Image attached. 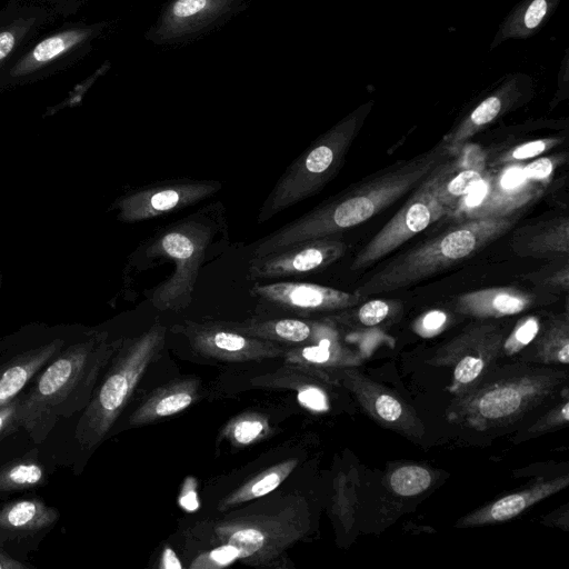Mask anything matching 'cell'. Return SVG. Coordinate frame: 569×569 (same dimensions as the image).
I'll return each mask as SVG.
<instances>
[{"label": "cell", "instance_id": "38", "mask_svg": "<svg viewBox=\"0 0 569 569\" xmlns=\"http://www.w3.org/2000/svg\"><path fill=\"white\" fill-rule=\"evenodd\" d=\"M561 137L543 138L518 144L502 152L496 159L497 166L523 163V161L536 158L562 142Z\"/></svg>", "mask_w": 569, "mask_h": 569}, {"label": "cell", "instance_id": "31", "mask_svg": "<svg viewBox=\"0 0 569 569\" xmlns=\"http://www.w3.org/2000/svg\"><path fill=\"white\" fill-rule=\"evenodd\" d=\"M559 0H525L506 19L492 47L506 39L532 36L552 13Z\"/></svg>", "mask_w": 569, "mask_h": 569}, {"label": "cell", "instance_id": "45", "mask_svg": "<svg viewBox=\"0 0 569 569\" xmlns=\"http://www.w3.org/2000/svg\"><path fill=\"white\" fill-rule=\"evenodd\" d=\"M108 70V64H102L98 70H96L90 77L84 79L81 83L77 84L72 91H70V94L68 98L59 106L56 107V109H60L62 107L73 106L81 101L83 94L89 90V88L92 86V83L103 73H106Z\"/></svg>", "mask_w": 569, "mask_h": 569}, {"label": "cell", "instance_id": "11", "mask_svg": "<svg viewBox=\"0 0 569 569\" xmlns=\"http://www.w3.org/2000/svg\"><path fill=\"white\" fill-rule=\"evenodd\" d=\"M522 167L512 163L487 170L450 217L467 220L519 213L545 191L543 186L525 177Z\"/></svg>", "mask_w": 569, "mask_h": 569}, {"label": "cell", "instance_id": "8", "mask_svg": "<svg viewBox=\"0 0 569 569\" xmlns=\"http://www.w3.org/2000/svg\"><path fill=\"white\" fill-rule=\"evenodd\" d=\"M308 527L306 501L288 496L273 507L231 513L218 520L213 531L221 543L237 548L242 563L271 567L307 533Z\"/></svg>", "mask_w": 569, "mask_h": 569}, {"label": "cell", "instance_id": "21", "mask_svg": "<svg viewBox=\"0 0 569 569\" xmlns=\"http://www.w3.org/2000/svg\"><path fill=\"white\" fill-rule=\"evenodd\" d=\"M451 162L443 161L430 174L429 182L433 194L452 214L461 200L485 176V154L477 147H462Z\"/></svg>", "mask_w": 569, "mask_h": 569}, {"label": "cell", "instance_id": "32", "mask_svg": "<svg viewBox=\"0 0 569 569\" xmlns=\"http://www.w3.org/2000/svg\"><path fill=\"white\" fill-rule=\"evenodd\" d=\"M536 341L535 361L543 365L569 363L568 312L550 318Z\"/></svg>", "mask_w": 569, "mask_h": 569}, {"label": "cell", "instance_id": "25", "mask_svg": "<svg viewBox=\"0 0 569 569\" xmlns=\"http://www.w3.org/2000/svg\"><path fill=\"white\" fill-rule=\"evenodd\" d=\"M537 302V297L516 287H495L460 295L456 310L476 319H497L518 315Z\"/></svg>", "mask_w": 569, "mask_h": 569}, {"label": "cell", "instance_id": "14", "mask_svg": "<svg viewBox=\"0 0 569 569\" xmlns=\"http://www.w3.org/2000/svg\"><path fill=\"white\" fill-rule=\"evenodd\" d=\"M222 183L208 179H167L127 191L114 203L123 222L154 219L194 206L219 192Z\"/></svg>", "mask_w": 569, "mask_h": 569}, {"label": "cell", "instance_id": "7", "mask_svg": "<svg viewBox=\"0 0 569 569\" xmlns=\"http://www.w3.org/2000/svg\"><path fill=\"white\" fill-rule=\"evenodd\" d=\"M370 104L362 106L319 136L277 180L260 207L257 222L263 223L289 207L317 194L342 167L360 131Z\"/></svg>", "mask_w": 569, "mask_h": 569}, {"label": "cell", "instance_id": "18", "mask_svg": "<svg viewBox=\"0 0 569 569\" xmlns=\"http://www.w3.org/2000/svg\"><path fill=\"white\" fill-rule=\"evenodd\" d=\"M347 244L329 237L295 243L267 256L250 258L248 278L269 280L317 272L339 260Z\"/></svg>", "mask_w": 569, "mask_h": 569}, {"label": "cell", "instance_id": "1", "mask_svg": "<svg viewBox=\"0 0 569 569\" xmlns=\"http://www.w3.org/2000/svg\"><path fill=\"white\" fill-rule=\"evenodd\" d=\"M449 154L439 143L328 199L254 243L251 258L357 227L416 189Z\"/></svg>", "mask_w": 569, "mask_h": 569}, {"label": "cell", "instance_id": "28", "mask_svg": "<svg viewBox=\"0 0 569 569\" xmlns=\"http://www.w3.org/2000/svg\"><path fill=\"white\" fill-rule=\"evenodd\" d=\"M59 511L38 498H23L0 508V532L7 536H27L52 527Z\"/></svg>", "mask_w": 569, "mask_h": 569}, {"label": "cell", "instance_id": "26", "mask_svg": "<svg viewBox=\"0 0 569 569\" xmlns=\"http://www.w3.org/2000/svg\"><path fill=\"white\" fill-rule=\"evenodd\" d=\"M197 378L176 380L153 390L129 417V426L141 427L177 415L191 406L199 396Z\"/></svg>", "mask_w": 569, "mask_h": 569}, {"label": "cell", "instance_id": "40", "mask_svg": "<svg viewBox=\"0 0 569 569\" xmlns=\"http://www.w3.org/2000/svg\"><path fill=\"white\" fill-rule=\"evenodd\" d=\"M239 552L229 543L201 552L190 563V569H221L238 560Z\"/></svg>", "mask_w": 569, "mask_h": 569}, {"label": "cell", "instance_id": "23", "mask_svg": "<svg viewBox=\"0 0 569 569\" xmlns=\"http://www.w3.org/2000/svg\"><path fill=\"white\" fill-rule=\"evenodd\" d=\"M522 94V86L519 79L515 77L506 81L476 106L455 129L448 132L440 144L449 156H456L473 136L513 108Z\"/></svg>", "mask_w": 569, "mask_h": 569}, {"label": "cell", "instance_id": "13", "mask_svg": "<svg viewBox=\"0 0 569 569\" xmlns=\"http://www.w3.org/2000/svg\"><path fill=\"white\" fill-rule=\"evenodd\" d=\"M249 0H170L146 39L158 46L190 42L246 10Z\"/></svg>", "mask_w": 569, "mask_h": 569}, {"label": "cell", "instance_id": "24", "mask_svg": "<svg viewBox=\"0 0 569 569\" xmlns=\"http://www.w3.org/2000/svg\"><path fill=\"white\" fill-rule=\"evenodd\" d=\"M63 347L57 338L0 359V407L14 400Z\"/></svg>", "mask_w": 569, "mask_h": 569}, {"label": "cell", "instance_id": "16", "mask_svg": "<svg viewBox=\"0 0 569 569\" xmlns=\"http://www.w3.org/2000/svg\"><path fill=\"white\" fill-rule=\"evenodd\" d=\"M172 331L182 335L191 349L206 358L229 362H244L282 357L280 343L241 333L227 322H197L186 320L174 325Z\"/></svg>", "mask_w": 569, "mask_h": 569}, {"label": "cell", "instance_id": "15", "mask_svg": "<svg viewBox=\"0 0 569 569\" xmlns=\"http://www.w3.org/2000/svg\"><path fill=\"white\" fill-rule=\"evenodd\" d=\"M428 177L401 209L356 254L350 266L351 271L371 266L433 222L448 217V211L433 194Z\"/></svg>", "mask_w": 569, "mask_h": 569}, {"label": "cell", "instance_id": "29", "mask_svg": "<svg viewBox=\"0 0 569 569\" xmlns=\"http://www.w3.org/2000/svg\"><path fill=\"white\" fill-rule=\"evenodd\" d=\"M227 325L241 333L258 339L277 343L305 345L312 339L316 321L281 318L227 322Z\"/></svg>", "mask_w": 569, "mask_h": 569}, {"label": "cell", "instance_id": "48", "mask_svg": "<svg viewBox=\"0 0 569 569\" xmlns=\"http://www.w3.org/2000/svg\"><path fill=\"white\" fill-rule=\"evenodd\" d=\"M159 567L164 569L181 568L182 565L180 563L173 550H171L170 548H166L161 555Z\"/></svg>", "mask_w": 569, "mask_h": 569}, {"label": "cell", "instance_id": "43", "mask_svg": "<svg viewBox=\"0 0 569 569\" xmlns=\"http://www.w3.org/2000/svg\"><path fill=\"white\" fill-rule=\"evenodd\" d=\"M319 382L325 381L318 379L315 382H307V385L296 388L298 390V400L305 408L321 412L329 409V400Z\"/></svg>", "mask_w": 569, "mask_h": 569}, {"label": "cell", "instance_id": "3", "mask_svg": "<svg viewBox=\"0 0 569 569\" xmlns=\"http://www.w3.org/2000/svg\"><path fill=\"white\" fill-rule=\"evenodd\" d=\"M227 241L228 222L220 201L208 203L147 238L133 254L139 268L143 271L160 262L173 266L171 274L150 295L152 306L160 311L188 308L201 267L214 248Z\"/></svg>", "mask_w": 569, "mask_h": 569}, {"label": "cell", "instance_id": "6", "mask_svg": "<svg viewBox=\"0 0 569 569\" xmlns=\"http://www.w3.org/2000/svg\"><path fill=\"white\" fill-rule=\"evenodd\" d=\"M167 328L157 322L138 337L122 341L98 382L74 430L81 448L91 450L107 437L148 367L159 357Z\"/></svg>", "mask_w": 569, "mask_h": 569}, {"label": "cell", "instance_id": "27", "mask_svg": "<svg viewBox=\"0 0 569 569\" xmlns=\"http://www.w3.org/2000/svg\"><path fill=\"white\" fill-rule=\"evenodd\" d=\"M516 254L533 258H561L569 252V218L565 216L526 226L511 240Z\"/></svg>", "mask_w": 569, "mask_h": 569}, {"label": "cell", "instance_id": "42", "mask_svg": "<svg viewBox=\"0 0 569 569\" xmlns=\"http://www.w3.org/2000/svg\"><path fill=\"white\" fill-rule=\"evenodd\" d=\"M562 159V154H556L536 159L527 164L523 163V174L527 179L546 187L551 181V177Z\"/></svg>", "mask_w": 569, "mask_h": 569}, {"label": "cell", "instance_id": "22", "mask_svg": "<svg viewBox=\"0 0 569 569\" xmlns=\"http://www.w3.org/2000/svg\"><path fill=\"white\" fill-rule=\"evenodd\" d=\"M569 485V476L539 479L533 483L482 506L460 518L456 527L469 528L495 525L518 517L541 500L557 493Z\"/></svg>", "mask_w": 569, "mask_h": 569}, {"label": "cell", "instance_id": "9", "mask_svg": "<svg viewBox=\"0 0 569 569\" xmlns=\"http://www.w3.org/2000/svg\"><path fill=\"white\" fill-rule=\"evenodd\" d=\"M109 28L108 21H66L38 37L0 73V90L32 83L82 61Z\"/></svg>", "mask_w": 569, "mask_h": 569}, {"label": "cell", "instance_id": "49", "mask_svg": "<svg viewBox=\"0 0 569 569\" xmlns=\"http://www.w3.org/2000/svg\"><path fill=\"white\" fill-rule=\"evenodd\" d=\"M27 565L0 550V569H26Z\"/></svg>", "mask_w": 569, "mask_h": 569}, {"label": "cell", "instance_id": "19", "mask_svg": "<svg viewBox=\"0 0 569 569\" xmlns=\"http://www.w3.org/2000/svg\"><path fill=\"white\" fill-rule=\"evenodd\" d=\"M249 292L263 302L299 312L346 310L359 305L365 299L356 292L297 281L257 283L250 288Z\"/></svg>", "mask_w": 569, "mask_h": 569}, {"label": "cell", "instance_id": "36", "mask_svg": "<svg viewBox=\"0 0 569 569\" xmlns=\"http://www.w3.org/2000/svg\"><path fill=\"white\" fill-rule=\"evenodd\" d=\"M399 305L396 301L373 299L363 302L358 308L351 307L350 311L342 312L332 318L340 322L359 323L363 327H375L391 316Z\"/></svg>", "mask_w": 569, "mask_h": 569}, {"label": "cell", "instance_id": "47", "mask_svg": "<svg viewBox=\"0 0 569 569\" xmlns=\"http://www.w3.org/2000/svg\"><path fill=\"white\" fill-rule=\"evenodd\" d=\"M179 505L187 511L198 509L197 480L193 477L186 478L179 495Z\"/></svg>", "mask_w": 569, "mask_h": 569}, {"label": "cell", "instance_id": "35", "mask_svg": "<svg viewBox=\"0 0 569 569\" xmlns=\"http://www.w3.org/2000/svg\"><path fill=\"white\" fill-rule=\"evenodd\" d=\"M430 470L418 465L402 466L389 475L391 490L401 497H413L426 491L432 483Z\"/></svg>", "mask_w": 569, "mask_h": 569}, {"label": "cell", "instance_id": "20", "mask_svg": "<svg viewBox=\"0 0 569 569\" xmlns=\"http://www.w3.org/2000/svg\"><path fill=\"white\" fill-rule=\"evenodd\" d=\"M282 358L286 363L301 367L325 382V373L360 363V357L341 343L329 319L316 321L311 341L286 349Z\"/></svg>", "mask_w": 569, "mask_h": 569}, {"label": "cell", "instance_id": "39", "mask_svg": "<svg viewBox=\"0 0 569 569\" xmlns=\"http://www.w3.org/2000/svg\"><path fill=\"white\" fill-rule=\"evenodd\" d=\"M569 421V402L568 399L552 407L542 417H540L533 425H531L522 435L519 440L537 437L549 432L557 428L567 426Z\"/></svg>", "mask_w": 569, "mask_h": 569}, {"label": "cell", "instance_id": "37", "mask_svg": "<svg viewBox=\"0 0 569 569\" xmlns=\"http://www.w3.org/2000/svg\"><path fill=\"white\" fill-rule=\"evenodd\" d=\"M540 328L541 320L538 316L529 315L521 318L506 335L500 356L511 357L520 352L538 337Z\"/></svg>", "mask_w": 569, "mask_h": 569}, {"label": "cell", "instance_id": "46", "mask_svg": "<svg viewBox=\"0 0 569 569\" xmlns=\"http://www.w3.org/2000/svg\"><path fill=\"white\" fill-rule=\"evenodd\" d=\"M18 397L0 407V439L16 431L20 426L17 419Z\"/></svg>", "mask_w": 569, "mask_h": 569}, {"label": "cell", "instance_id": "10", "mask_svg": "<svg viewBox=\"0 0 569 569\" xmlns=\"http://www.w3.org/2000/svg\"><path fill=\"white\" fill-rule=\"evenodd\" d=\"M505 337L506 331L498 323H473L439 348L428 363L450 368L448 390L453 397L460 396L493 368Z\"/></svg>", "mask_w": 569, "mask_h": 569}, {"label": "cell", "instance_id": "33", "mask_svg": "<svg viewBox=\"0 0 569 569\" xmlns=\"http://www.w3.org/2000/svg\"><path fill=\"white\" fill-rule=\"evenodd\" d=\"M44 481V470L34 459L12 460L0 468V491L32 489Z\"/></svg>", "mask_w": 569, "mask_h": 569}, {"label": "cell", "instance_id": "17", "mask_svg": "<svg viewBox=\"0 0 569 569\" xmlns=\"http://www.w3.org/2000/svg\"><path fill=\"white\" fill-rule=\"evenodd\" d=\"M328 383L339 382L362 409L381 426L412 440H420L425 427L416 411L391 390L367 378L353 367L327 372Z\"/></svg>", "mask_w": 569, "mask_h": 569}, {"label": "cell", "instance_id": "5", "mask_svg": "<svg viewBox=\"0 0 569 569\" xmlns=\"http://www.w3.org/2000/svg\"><path fill=\"white\" fill-rule=\"evenodd\" d=\"M519 213L461 220L420 246L395 257L353 292L371 295L403 289L462 262L508 232Z\"/></svg>", "mask_w": 569, "mask_h": 569}, {"label": "cell", "instance_id": "2", "mask_svg": "<svg viewBox=\"0 0 569 569\" xmlns=\"http://www.w3.org/2000/svg\"><path fill=\"white\" fill-rule=\"evenodd\" d=\"M123 339L106 332L64 346L18 396L17 419L41 443L61 419L83 411Z\"/></svg>", "mask_w": 569, "mask_h": 569}, {"label": "cell", "instance_id": "41", "mask_svg": "<svg viewBox=\"0 0 569 569\" xmlns=\"http://www.w3.org/2000/svg\"><path fill=\"white\" fill-rule=\"evenodd\" d=\"M530 281L543 289L567 291L569 286V267L567 260L558 267H548L536 273L526 276Z\"/></svg>", "mask_w": 569, "mask_h": 569}, {"label": "cell", "instance_id": "4", "mask_svg": "<svg viewBox=\"0 0 569 569\" xmlns=\"http://www.w3.org/2000/svg\"><path fill=\"white\" fill-rule=\"evenodd\" d=\"M567 378L566 371L527 363L491 369L453 397L447 419L478 431L509 426L552 398Z\"/></svg>", "mask_w": 569, "mask_h": 569}, {"label": "cell", "instance_id": "12", "mask_svg": "<svg viewBox=\"0 0 569 569\" xmlns=\"http://www.w3.org/2000/svg\"><path fill=\"white\" fill-rule=\"evenodd\" d=\"M83 4L84 0H8L0 10V73L38 37Z\"/></svg>", "mask_w": 569, "mask_h": 569}, {"label": "cell", "instance_id": "44", "mask_svg": "<svg viewBox=\"0 0 569 569\" xmlns=\"http://www.w3.org/2000/svg\"><path fill=\"white\" fill-rule=\"evenodd\" d=\"M448 323V315L442 310H429L421 315L413 323L415 331L423 337L431 338L440 333Z\"/></svg>", "mask_w": 569, "mask_h": 569}, {"label": "cell", "instance_id": "30", "mask_svg": "<svg viewBox=\"0 0 569 569\" xmlns=\"http://www.w3.org/2000/svg\"><path fill=\"white\" fill-rule=\"evenodd\" d=\"M298 465L297 458L273 465L231 491L218 503L219 511H226L243 502L261 498L276 490Z\"/></svg>", "mask_w": 569, "mask_h": 569}, {"label": "cell", "instance_id": "34", "mask_svg": "<svg viewBox=\"0 0 569 569\" xmlns=\"http://www.w3.org/2000/svg\"><path fill=\"white\" fill-rule=\"evenodd\" d=\"M271 427L266 416L258 412H243L228 422L222 436L232 446L253 445L270 435Z\"/></svg>", "mask_w": 569, "mask_h": 569}]
</instances>
